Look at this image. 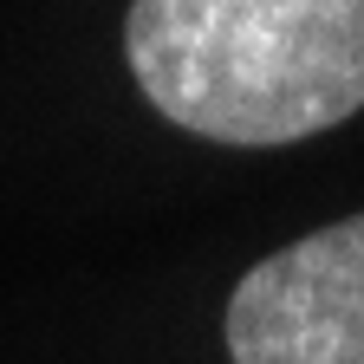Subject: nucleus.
<instances>
[{
    "mask_svg": "<svg viewBox=\"0 0 364 364\" xmlns=\"http://www.w3.org/2000/svg\"><path fill=\"white\" fill-rule=\"evenodd\" d=\"M235 364H364V215L267 254L228 299Z\"/></svg>",
    "mask_w": 364,
    "mask_h": 364,
    "instance_id": "2",
    "label": "nucleus"
},
{
    "mask_svg": "<svg viewBox=\"0 0 364 364\" xmlns=\"http://www.w3.org/2000/svg\"><path fill=\"white\" fill-rule=\"evenodd\" d=\"M144 98L208 144H299L364 111V0H130Z\"/></svg>",
    "mask_w": 364,
    "mask_h": 364,
    "instance_id": "1",
    "label": "nucleus"
}]
</instances>
